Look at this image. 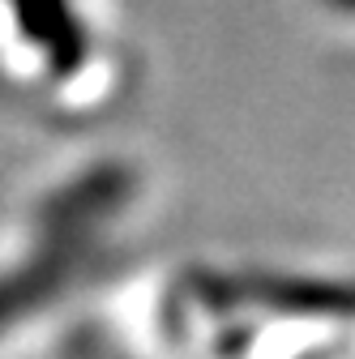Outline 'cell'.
<instances>
[{
    "instance_id": "2",
    "label": "cell",
    "mask_w": 355,
    "mask_h": 359,
    "mask_svg": "<svg viewBox=\"0 0 355 359\" xmlns=\"http://www.w3.org/2000/svg\"><path fill=\"white\" fill-rule=\"evenodd\" d=\"M13 22L26 43L43 52L56 77H73L91 60V30L77 0H9Z\"/></svg>"
},
{
    "instance_id": "3",
    "label": "cell",
    "mask_w": 355,
    "mask_h": 359,
    "mask_svg": "<svg viewBox=\"0 0 355 359\" xmlns=\"http://www.w3.org/2000/svg\"><path fill=\"white\" fill-rule=\"evenodd\" d=\"M317 5H321L330 18H347V22H355V0H317Z\"/></svg>"
},
{
    "instance_id": "1",
    "label": "cell",
    "mask_w": 355,
    "mask_h": 359,
    "mask_svg": "<svg viewBox=\"0 0 355 359\" xmlns=\"http://www.w3.org/2000/svg\"><path fill=\"white\" fill-rule=\"evenodd\" d=\"M81 244H86V236L48 231L43 248L13 261L9 269H0V334L26 317H34V312H43L81 274Z\"/></svg>"
}]
</instances>
